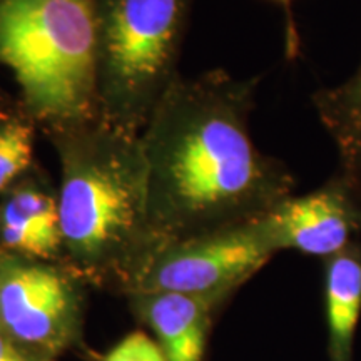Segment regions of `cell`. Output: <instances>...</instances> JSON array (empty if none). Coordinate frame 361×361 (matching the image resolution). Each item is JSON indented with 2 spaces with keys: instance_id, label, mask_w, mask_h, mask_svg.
<instances>
[{
  "instance_id": "cell-8",
  "label": "cell",
  "mask_w": 361,
  "mask_h": 361,
  "mask_svg": "<svg viewBox=\"0 0 361 361\" xmlns=\"http://www.w3.org/2000/svg\"><path fill=\"white\" fill-rule=\"evenodd\" d=\"M0 239L8 250L51 259L62 246L59 200L39 180H25L0 207Z\"/></svg>"
},
{
  "instance_id": "cell-4",
  "label": "cell",
  "mask_w": 361,
  "mask_h": 361,
  "mask_svg": "<svg viewBox=\"0 0 361 361\" xmlns=\"http://www.w3.org/2000/svg\"><path fill=\"white\" fill-rule=\"evenodd\" d=\"M196 0H94L99 117L141 134L179 79L178 59Z\"/></svg>"
},
{
  "instance_id": "cell-15",
  "label": "cell",
  "mask_w": 361,
  "mask_h": 361,
  "mask_svg": "<svg viewBox=\"0 0 361 361\" xmlns=\"http://www.w3.org/2000/svg\"><path fill=\"white\" fill-rule=\"evenodd\" d=\"M0 361H25L19 350L12 346L2 335H0Z\"/></svg>"
},
{
  "instance_id": "cell-10",
  "label": "cell",
  "mask_w": 361,
  "mask_h": 361,
  "mask_svg": "<svg viewBox=\"0 0 361 361\" xmlns=\"http://www.w3.org/2000/svg\"><path fill=\"white\" fill-rule=\"evenodd\" d=\"M328 361H355L361 318V239L323 261Z\"/></svg>"
},
{
  "instance_id": "cell-6",
  "label": "cell",
  "mask_w": 361,
  "mask_h": 361,
  "mask_svg": "<svg viewBox=\"0 0 361 361\" xmlns=\"http://www.w3.org/2000/svg\"><path fill=\"white\" fill-rule=\"evenodd\" d=\"M263 219L274 250L324 261L361 239V197L336 171L313 191L293 194Z\"/></svg>"
},
{
  "instance_id": "cell-13",
  "label": "cell",
  "mask_w": 361,
  "mask_h": 361,
  "mask_svg": "<svg viewBox=\"0 0 361 361\" xmlns=\"http://www.w3.org/2000/svg\"><path fill=\"white\" fill-rule=\"evenodd\" d=\"M104 361H168L159 343L152 341L146 333L135 331L117 343Z\"/></svg>"
},
{
  "instance_id": "cell-9",
  "label": "cell",
  "mask_w": 361,
  "mask_h": 361,
  "mask_svg": "<svg viewBox=\"0 0 361 361\" xmlns=\"http://www.w3.org/2000/svg\"><path fill=\"white\" fill-rule=\"evenodd\" d=\"M228 295L184 293L139 295L144 316L159 338L168 361H201L206 348L211 310Z\"/></svg>"
},
{
  "instance_id": "cell-11",
  "label": "cell",
  "mask_w": 361,
  "mask_h": 361,
  "mask_svg": "<svg viewBox=\"0 0 361 361\" xmlns=\"http://www.w3.org/2000/svg\"><path fill=\"white\" fill-rule=\"evenodd\" d=\"M311 101L335 146L338 173L361 197V59L348 78L318 89Z\"/></svg>"
},
{
  "instance_id": "cell-14",
  "label": "cell",
  "mask_w": 361,
  "mask_h": 361,
  "mask_svg": "<svg viewBox=\"0 0 361 361\" xmlns=\"http://www.w3.org/2000/svg\"><path fill=\"white\" fill-rule=\"evenodd\" d=\"M273 2L279 4L286 12V40H288V51H290V56L293 57L300 47V42H298V30L295 25V17H293V2L295 0H273Z\"/></svg>"
},
{
  "instance_id": "cell-3",
  "label": "cell",
  "mask_w": 361,
  "mask_h": 361,
  "mask_svg": "<svg viewBox=\"0 0 361 361\" xmlns=\"http://www.w3.org/2000/svg\"><path fill=\"white\" fill-rule=\"evenodd\" d=\"M0 62L47 133L99 117L94 0H0Z\"/></svg>"
},
{
  "instance_id": "cell-12",
  "label": "cell",
  "mask_w": 361,
  "mask_h": 361,
  "mask_svg": "<svg viewBox=\"0 0 361 361\" xmlns=\"http://www.w3.org/2000/svg\"><path fill=\"white\" fill-rule=\"evenodd\" d=\"M32 157V124L24 119H8L0 124V192L30 168Z\"/></svg>"
},
{
  "instance_id": "cell-2",
  "label": "cell",
  "mask_w": 361,
  "mask_h": 361,
  "mask_svg": "<svg viewBox=\"0 0 361 361\" xmlns=\"http://www.w3.org/2000/svg\"><path fill=\"white\" fill-rule=\"evenodd\" d=\"M47 134L61 162L62 246L90 268L121 258L151 228L141 134L101 117Z\"/></svg>"
},
{
  "instance_id": "cell-5",
  "label": "cell",
  "mask_w": 361,
  "mask_h": 361,
  "mask_svg": "<svg viewBox=\"0 0 361 361\" xmlns=\"http://www.w3.org/2000/svg\"><path fill=\"white\" fill-rule=\"evenodd\" d=\"M263 218L168 243L139 264L130 284L137 295H229L278 252Z\"/></svg>"
},
{
  "instance_id": "cell-7",
  "label": "cell",
  "mask_w": 361,
  "mask_h": 361,
  "mask_svg": "<svg viewBox=\"0 0 361 361\" xmlns=\"http://www.w3.org/2000/svg\"><path fill=\"white\" fill-rule=\"evenodd\" d=\"M75 291L57 269L35 263L0 264V323L25 345L61 348L75 322Z\"/></svg>"
},
{
  "instance_id": "cell-1",
  "label": "cell",
  "mask_w": 361,
  "mask_h": 361,
  "mask_svg": "<svg viewBox=\"0 0 361 361\" xmlns=\"http://www.w3.org/2000/svg\"><path fill=\"white\" fill-rule=\"evenodd\" d=\"M258 84L218 69L179 78L164 94L141 133L151 228L201 236L263 218L293 196L290 168L252 141Z\"/></svg>"
}]
</instances>
